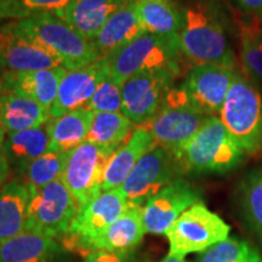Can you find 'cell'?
<instances>
[{"mask_svg":"<svg viewBox=\"0 0 262 262\" xmlns=\"http://www.w3.org/2000/svg\"><path fill=\"white\" fill-rule=\"evenodd\" d=\"M182 14L180 49L183 60L193 67L224 64L238 68L225 26L212 6L204 2H195L186 6Z\"/></svg>","mask_w":262,"mask_h":262,"instance_id":"6da1fadb","label":"cell"},{"mask_svg":"<svg viewBox=\"0 0 262 262\" xmlns=\"http://www.w3.org/2000/svg\"><path fill=\"white\" fill-rule=\"evenodd\" d=\"M16 32L61 61L66 70H78L100 58L94 45L52 12H37L10 21Z\"/></svg>","mask_w":262,"mask_h":262,"instance_id":"7a4b0ae2","label":"cell"},{"mask_svg":"<svg viewBox=\"0 0 262 262\" xmlns=\"http://www.w3.org/2000/svg\"><path fill=\"white\" fill-rule=\"evenodd\" d=\"M173 153L182 173H224L237 168L245 156L217 116L209 117L198 133Z\"/></svg>","mask_w":262,"mask_h":262,"instance_id":"3957f363","label":"cell"},{"mask_svg":"<svg viewBox=\"0 0 262 262\" xmlns=\"http://www.w3.org/2000/svg\"><path fill=\"white\" fill-rule=\"evenodd\" d=\"M108 75L120 84L134 75L149 72H169L179 75L183 61L180 40L145 33L110 56L104 57Z\"/></svg>","mask_w":262,"mask_h":262,"instance_id":"277c9868","label":"cell"},{"mask_svg":"<svg viewBox=\"0 0 262 262\" xmlns=\"http://www.w3.org/2000/svg\"><path fill=\"white\" fill-rule=\"evenodd\" d=\"M219 118L245 155L262 150V93L242 70L235 75Z\"/></svg>","mask_w":262,"mask_h":262,"instance_id":"5b68a950","label":"cell"},{"mask_svg":"<svg viewBox=\"0 0 262 262\" xmlns=\"http://www.w3.org/2000/svg\"><path fill=\"white\" fill-rule=\"evenodd\" d=\"M209 117L191 102L180 85L170 89L158 112L141 126L146 127L157 146L176 152L198 133Z\"/></svg>","mask_w":262,"mask_h":262,"instance_id":"8992f818","label":"cell"},{"mask_svg":"<svg viewBox=\"0 0 262 262\" xmlns=\"http://www.w3.org/2000/svg\"><path fill=\"white\" fill-rule=\"evenodd\" d=\"M231 227L203 202L186 210L166 231L170 256L185 258L203 253L229 237Z\"/></svg>","mask_w":262,"mask_h":262,"instance_id":"52a82bcc","label":"cell"},{"mask_svg":"<svg viewBox=\"0 0 262 262\" xmlns=\"http://www.w3.org/2000/svg\"><path fill=\"white\" fill-rule=\"evenodd\" d=\"M27 231L54 239L64 237L79 212V205L62 180L40 188L29 187Z\"/></svg>","mask_w":262,"mask_h":262,"instance_id":"ba28073f","label":"cell"},{"mask_svg":"<svg viewBox=\"0 0 262 262\" xmlns=\"http://www.w3.org/2000/svg\"><path fill=\"white\" fill-rule=\"evenodd\" d=\"M181 175L182 170L175 153L156 146L140 159L119 189L127 205L143 206Z\"/></svg>","mask_w":262,"mask_h":262,"instance_id":"9c48e42d","label":"cell"},{"mask_svg":"<svg viewBox=\"0 0 262 262\" xmlns=\"http://www.w3.org/2000/svg\"><path fill=\"white\" fill-rule=\"evenodd\" d=\"M113 148L81 143L71 150L61 180L79 205V210L102 193L103 173Z\"/></svg>","mask_w":262,"mask_h":262,"instance_id":"30bf717a","label":"cell"},{"mask_svg":"<svg viewBox=\"0 0 262 262\" xmlns=\"http://www.w3.org/2000/svg\"><path fill=\"white\" fill-rule=\"evenodd\" d=\"M176 77L169 72H149L126 79L122 85V113L137 126L146 124L158 112Z\"/></svg>","mask_w":262,"mask_h":262,"instance_id":"8fae6325","label":"cell"},{"mask_svg":"<svg viewBox=\"0 0 262 262\" xmlns=\"http://www.w3.org/2000/svg\"><path fill=\"white\" fill-rule=\"evenodd\" d=\"M125 196L119 188L102 192L81 208L66 237L70 248L89 251L90 244L119 219L127 209Z\"/></svg>","mask_w":262,"mask_h":262,"instance_id":"7c38bea8","label":"cell"},{"mask_svg":"<svg viewBox=\"0 0 262 262\" xmlns=\"http://www.w3.org/2000/svg\"><path fill=\"white\" fill-rule=\"evenodd\" d=\"M202 202V193L191 182L178 178L142 206L146 233L164 234L186 210Z\"/></svg>","mask_w":262,"mask_h":262,"instance_id":"4fadbf2b","label":"cell"},{"mask_svg":"<svg viewBox=\"0 0 262 262\" xmlns=\"http://www.w3.org/2000/svg\"><path fill=\"white\" fill-rule=\"evenodd\" d=\"M239 71L224 64L195 66L189 70L181 86L199 111L206 116H216Z\"/></svg>","mask_w":262,"mask_h":262,"instance_id":"5bb4252c","label":"cell"},{"mask_svg":"<svg viewBox=\"0 0 262 262\" xmlns=\"http://www.w3.org/2000/svg\"><path fill=\"white\" fill-rule=\"evenodd\" d=\"M108 75L107 62L104 57L97 58L93 63L67 70L58 86L56 100L50 107V119H56L64 114L86 107L94 96L98 85Z\"/></svg>","mask_w":262,"mask_h":262,"instance_id":"9a60e30c","label":"cell"},{"mask_svg":"<svg viewBox=\"0 0 262 262\" xmlns=\"http://www.w3.org/2000/svg\"><path fill=\"white\" fill-rule=\"evenodd\" d=\"M0 37L3 41V71L33 72L62 66L61 61L50 52L16 32L10 22L0 28Z\"/></svg>","mask_w":262,"mask_h":262,"instance_id":"2e32d148","label":"cell"},{"mask_svg":"<svg viewBox=\"0 0 262 262\" xmlns=\"http://www.w3.org/2000/svg\"><path fill=\"white\" fill-rule=\"evenodd\" d=\"M0 262H68V250L56 239L26 231L0 244Z\"/></svg>","mask_w":262,"mask_h":262,"instance_id":"e0dca14e","label":"cell"},{"mask_svg":"<svg viewBox=\"0 0 262 262\" xmlns=\"http://www.w3.org/2000/svg\"><path fill=\"white\" fill-rule=\"evenodd\" d=\"M66 68L55 67L33 72L3 71L2 79L5 91L32 98L41 106L50 107L56 100L58 86L66 73Z\"/></svg>","mask_w":262,"mask_h":262,"instance_id":"ac0fdd59","label":"cell"},{"mask_svg":"<svg viewBox=\"0 0 262 262\" xmlns=\"http://www.w3.org/2000/svg\"><path fill=\"white\" fill-rule=\"evenodd\" d=\"M145 33L136 3L123 4L107 19L91 44L98 56L107 57Z\"/></svg>","mask_w":262,"mask_h":262,"instance_id":"d6986e66","label":"cell"},{"mask_svg":"<svg viewBox=\"0 0 262 262\" xmlns=\"http://www.w3.org/2000/svg\"><path fill=\"white\" fill-rule=\"evenodd\" d=\"M157 145L146 127L136 126L130 139L114 150L103 173L102 192L119 188L140 159Z\"/></svg>","mask_w":262,"mask_h":262,"instance_id":"ffe728a7","label":"cell"},{"mask_svg":"<svg viewBox=\"0 0 262 262\" xmlns=\"http://www.w3.org/2000/svg\"><path fill=\"white\" fill-rule=\"evenodd\" d=\"M29 187L12 179L0 187V244L27 231Z\"/></svg>","mask_w":262,"mask_h":262,"instance_id":"44dd1931","label":"cell"},{"mask_svg":"<svg viewBox=\"0 0 262 262\" xmlns=\"http://www.w3.org/2000/svg\"><path fill=\"white\" fill-rule=\"evenodd\" d=\"M145 233L142 206L129 205L119 219L94 239L89 247V253L102 250L129 254L142 242Z\"/></svg>","mask_w":262,"mask_h":262,"instance_id":"7402d4cb","label":"cell"},{"mask_svg":"<svg viewBox=\"0 0 262 262\" xmlns=\"http://www.w3.org/2000/svg\"><path fill=\"white\" fill-rule=\"evenodd\" d=\"M122 5L117 0H72L55 15L91 42L107 19Z\"/></svg>","mask_w":262,"mask_h":262,"instance_id":"603a6c76","label":"cell"},{"mask_svg":"<svg viewBox=\"0 0 262 262\" xmlns=\"http://www.w3.org/2000/svg\"><path fill=\"white\" fill-rule=\"evenodd\" d=\"M94 112L83 107L45 124L49 136V152H71L88 139Z\"/></svg>","mask_w":262,"mask_h":262,"instance_id":"cb8c5ba5","label":"cell"},{"mask_svg":"<svg viewBox=\"0 0 262 262\" xmlns=\"http://www.w3.org/2000/svg\"><path fill=\"white\" fill-rule=\"evenodd\" d=\"M50 119L49 108L32 98L5 91L0 102V125L6 134L37 129Z\"/></svg>","mask_w":262,"mask_h":262,"instance_id":"d4e9b609","label":"cell"},{"mask_svg":"<svg viewBox=\"0 0 262 262\" xmlns=\"http://www.w3.org/2000/svg\"><path fill=\"white\" fill-rule=\"evenodd\" d=\"M136 8L146 33L180 40L183 14L173 0H139Z\"/></svg>","mask_w":262,"mask_h":262,"instance_id":"484cf974","label":"cell"},{"mask_svg":"<svg viewBox=\"0 0 262 262\" xmlns=\"http://www.w3.org/2000/svg\"><path fill=\"white\" fill-rule=\"evenodd\" d=\"M5 147L11 168L22 173L29 164L48 152L47 127L44 125L37 129L6 134Z\"/></svg>","mask_w":262,"mask_h":262,"instance_id":"4316f807","label":"cell"},{"mask_svg":"<svg viewBox=\"0 0 262 262\" xmlns=\"http://www.w3.org/2000/svg\"><path fill=\"white\" fill-rule=\"evenodd\" d=\"M123 113H95L86 142L118 149L125 143L136 127Z\"/></svg>","mask_w":262,"mask_h":262,"instance_id":"83f0119b","label":"cell"},{"mask_svg":"<svg viewBox=\"0 0 262 262\" xmlns=\"http://www.w3.org/2000/svg\"><path fill=\"white\" fill-rule=\"evenodd\" d=\"M247 16L238 21L242 66L245 73L262 79V18Z\"/></svg>","mask_w":262,"mask_h":262,"instance_id":"f1b7e54d","label":"cell"},{"mask_svg":"<svg viewBox=\"0 0 262 262\" xmlns=\"http://www.w3.org/2000/svg\"><path fill=\"white\" fill-rule=\"evenodd\" d=\"M195 262H262V255L244 239L228 237L199 254Z\"/></svg>","mask_w":262,"mask_h":262,"instance_id":"f546056e","label":"cell"},{"mask_svg":"<svg viewBox=\"0 0 262 262\" xmlns=\"http://www.w3.org/2000/svg\"><path fill=\"white\" fill-rule=\"evenodd\" d=\"M70 152H48L22 171L25 182L31 188H40L62 178Z\"/></svg>","mask_w":262,"mask_h":262,"instance_id":"4dcf8cb0","label":"cell"},{"mask_svg":"<svg viewBox=\"0 0 262 262\" xmlns=\"http://www.w3.org/2000/svg\"><path fill=\"white\" fill-rule=\"evenodd\" d=\"M239 203L244 217L262 235V169L253 170L242 180Z\"/></svg>","mask_w":262,"mask_h":262,"instance_id":"1f68e13d","label":"cell"},{"mask_svg":"<svg viewBox=\"0 0 262 262\" xmlns=\"http://www.w3.org/2000/svg\"><path fill=\"white\" fill-rule=\"evenodd\" d=\"M122 85L111 75H107L98 85L94 96L88 102L86 108L94 113H122Z\"/></svg>","mask_w":262,"mask_h":262,"instance_id":"d6a6232c","label":"cell"},{"mask_svg":"<svg viewBox=\"0 0 262 262\" xmlns=\"http://www.w3.org/2000/svg\"><path fill=\"white\" fill-rule=\"evenodd\" d=\"M72 0H22L28 16L37 12H55L66 8Z\"/></svg>","mask_w":262,"mask_h":262,"instance_id":"836d02e7","label":"cell"},{"mask_svg":"<svg viewBox=\"0 0 262 262\" xmlns=\"http://www.w3.org/2000/svg\"><path fill=\"white\" fill-rule=\"evenodd\" d=\"M26 17H28V14L24 8L22 0H0V21H17Z\"/></svg>","mask_w":262,"mask_h":262,"instance_id":"e575fe53","label":"cell"},{"mask_svg":"<svg viewBox=\"0 0 262 262\" xmlns=\"http://www.w3.org/2000/svg\"><path fill=\"white\" fill-rule=\"evenodd\" d=\"M85 262H133L129 254L114 253V251H91L85 257Z\"/></svg>","mask_w":262,"mask_h":262,"instance_id":"d590c367","label":"cell"},{"mask_svg":"<svg viewBox=\"0 0 262 262\" xmlns=\"http://www.w3.org/2000/svg\"><path fill=\"white\" fill-rule=\"evenodd\" d=\"M5 139L6 133L0 125V187L8 181L10 170H11V165H10L8 155H6Z\"/></svg>","mask_w":262,"mask_h":262,"instance_id":"8d00e7d4","label":"cell"},{"mask_svg":"<svg viewBox=\"0 0 262 262\" xmlns=\"http://www.w3.org/2000/svg\"><path fill=\"white\" fill-rule=\"evenodd\" d=\"M235 2L247 15L262 18V0H235Z\"/></svg>","mask_w":262,"mask_h":262,"instance_id":"74e56055","label":"cell"},{"mask_svg":"<svg viewBox=\"0 0 262 262\" xmlns=\"http://www.w3.org/2000/svg\"><path fill=\"white\" fill-rule=\"evenodd\" d=\"M159 262H187L185 258H180V257H173L170 256V255H166L163 260H160Z\"/></svg>","mask_w":262,"mask_h":262,"instance_id":"f35d334b","label":"cell"},{"mask_svg":"<svg viewBox=\"0 0 262 262\" xmlns=\"http://www.w3.org/2000/svg\"><path fill=\"white\" fill-rule=\"evenodd\" d=\"M4 93H5L4 83H3L2 75H0V102H2V98H3V95H4Z\"/></svg>","mask_w":262,"mask_h":262,"instance_id":"ab89813d","label":"cell"},{"mask_svg":"<svg viewBox=\"0 0 262 262\" xmlns=\"http://www.w3.org/2000/svg\"><path fill=\"white\" fill-rule=\"evenodd\" d=\"M0 68H3V41L0 37Z\"/></svg>","mask_w":262,"mask_h":262,"instance_id":"60d3db41","label":"cell"},{"mask_svg":"<svg viewBox=\"0 0 262 262\" xmlns=\"http://www.w3.org/2000/svg\"><path fill=\"white\" fill-rule=\"evenodd\" d=\"M120 4H131V3H137L139 0H117Z\"/></svg>","mask_w":262,"mask_h":262,"instance_id":"b9f144b4","label":"cell"}]
</instances>
